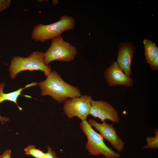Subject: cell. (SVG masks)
<instances>
[{
  "label": "cell",
  "instance_id": "obj_12",
  "mask_svg": "<svg viewBox=\"0 0 158 158\" xmlns=\"http://www.w3.org/2000/svg\"><path fill=\"white\" fill-rule=\"evenodd\" d=\"M143 43L146 62L150 64L156 57L158 56V48L155 43L148 39H144Z\"/></svg>",
  "mask_w": 158,
  "mask_h": 158
},
{
  "label": "cell",
  "instance_id": "obj_8",
  "mask_svg": "<svg viewBox=\"0 0 158 158\" xmlns=\"http://www.w3.org/2000/svg\"><path fill=\"white\" fill-rule=\"evenodd\" d=\"M88 122L98 131L103 138L109 141L118 151H123L124 147V142L118 136L112 123L108 124L105 121L99 123L92 119H89Z\"/></svg>",
  "mask_w": 158,
  "mask_h": 158
},
{
  "label": "cell",
  "instance_id": "obj_4",
  "mask_svg": "<svg viewBox=\"0 0 158 158\" xmlns=\"http://www.w3.org/2000/svg\"><path fill=\"white\" fill-rule=\"evenodd\" d=\"M50 46L44 53V60L47 64L56 61L69 62L73 61L78 54L76 47L65 41L61 36L51 40Z\"/></svg>",
  "mask_w": 158,
  "mask_h": 158
},
{
  "label": "cell",
  "instance_id": "obj_15",
  "mask_svg": "<svg viewBox=\"0 0 158 158\" xmlns=\"http://www.w3.org/2000/svg\"><path fill=\"white\" fill-rule=\"evenodd\" d=\"M47 147V151L43 158H60L56 156L55 152L48 146Z\"/></svg>",
  "mask_w": 158,
  "mask_h": 158
},
{
  "label": "cell",
  "instance_id": "obj_19",
  "mask_svg": "<svg viewBox=\"0 0 158 158\" xmlns=\"http://www.w3.org/2000/svg\"><path fill=\"white\" fill-rule=\"evenodd\" d=\"M52 4L55 6H56L58 3V1L57 0H52Z\"/></svg>",
  "mask_w": 158,
  "mask_h": 158
},
{
  "label": "cell",
  "instance_id": "obj_16",
  "mask_svg": "<svg viewBox=\"0 0 158 158\" xmlns=\"http://www.w3.org/2000/svg\"><path fill=\"white\" fill-rule=\"evenodd\" d=\"M11 4L10 0H0V12L8 8Z\"/></svg>",
  "mask_w": 158,
  "mask_h": 158
},
{
  "label": "cell",
  "instance_id": "obj_10",
  "mask_svg": "<svg viewBox=\"0 0 158 158\" xmlns=\"http://www.w3.org/2000/svg\"><path fill=\"white\" fill-rule=\"evenodd\" d=\"M135 49V47L130 42H123L119 44L116 62L123 72L128 76L132 73V61Z\"/></svg>",
  "mask_w": 158,
  "mask_h": 158
},
{
  "label": "cell",
  "instance_id": "obj_11",
  "mask_svg": "<svg viewBox=\"0 0 158 158\" xmlns=\"http://www.w3.org/2000/svg\"><path fill=\"white\" fill-rule=\"evenodd\" d=\"M37 83H32L26 85L24 87L19 88L18 90L11 92L5 93L3 92V89L5 86L4 83H0V104L5 101H9L14 102L20 110H22V108L18 104L17 100L21 92L24 89L29 87L37 85ZM9 118L0 115V121L2 124H4L5 123L9 121Z\"/></svg>",
  "mask_w": 158,
  "mask_h": 158
},
{
  "label": "cell",
  "instance_id": "obj_17",
  "mask_svg": "<svg viewBox=\"0 0 158 158\" xmlns=\"http://www.w3.org/2000/svg\"><path fill=\"white\" fill-rule=\"evenodd\" d=\"M150 65L152 70H157L158 69V56L156 57Z\"/></svg>",
  "mask_w": 158,
  "mask_h": 158
},
{
  "label": "cell",
  "instance_id": "obj_7",
  "mask_svg": "<svg viewBox=\"0 0 158 158\" xmlns=\"http://www.w3.org/2000/svg\"><path fill=\"white\" fill-rule=\"evenodd\" d=\"M89 114L95 118H98L102 121L109 120L113 123H118L120 118L118 113L111 104L102 100H92Z\"/></svg>",
  "mask_w": 158,
  "mask_h": 158
},
{
  "label": "cell",
  "instance_id": "obj_5",
  "mask_svg": "<svg viewBox=\"0 0 158 158\" xmlns=\"http://www.w3.org/2000/svg\"><path fill=\"white\" fill-rule=\"evenodd\" d=\"M80 126L86 135L87 142L86 148L91 155L101 154L106 158H118L120 154L111 150L104 143L103 138L94 130L86 120L82 121Z\"/></svg>",
  "mask_w": 158,
  "mask_h": 158
},
{
  "label": "cell",
  "instance_id": "obj_1",
  "mask_svg": "<svg viewBox=\"0 0 158 158\" xmlns=\"http://www.w3.org/2000/svg\"><path fill=\"white\" fill-rule=\"evenodd\" d=\"M38 85L42 96L49 95L60 103L69 98L82 95L78 87L66 82L56 71L51 72L46 79L40 82Z\"/></svg>",
  "mask_w": 158,
  "mask_h": 158
},
{
  "label": "cell",
  "instance_id": "obj_14",
  "mask_svg": "<svg viewBox=\"0 0 158 158\" xmlns=\"http://www.w3.org/2000/svg\"><path fill=\"white\" fill-rule=\"evenodd\" d=\"M155 135L153 137L147 136L146 138L147 144L143 147V149H157L158 148V130L157 129L155 132Z\"/></svg>",
  "mask_w": 158,
  "mask_h": 158
},
{
  "label": "cell",
  "instance_id": "obj_18",
  "mask_svg": "<svg viewBox=\"0 0 158 158\" xmlns=\"http://www.w3.org/2000/svg\"><path fill=\"white\" fill-rule=\"evenodd\" d=\"M11 150H7L0 155V158H11Z\"/></svg>",
  "mask_w": 158,
  "mask_h": 158
},
{
  "label": "cell",
  "instance_id": "obj_6",
  "mask_svg": "<svg viewBox=\"0 0 158 158\" xmlns=\"http://www.w3.org/2000/svg\"><path fill=\"white\" fill-rule=\"evenodd\" d=\"M92 100L91 96L87 95L69 98L64 102V112L69 118L77 117L82 121L86 120Z\"/></svg>",
  "mask_w": 158,
  "mask_h": 158
},
{
  "label": "cell",
  "instance_id": "obj_2",
  "mask_svg": "<svg viewBox=\"0 0 158 158\" xmlns=\"http://www.w3.org/2000/svg\"><path fill=\"white\" fill-rule=\"evenodd\" d=\"M75 25L73 17L62 16L59 20L54 23L47 25L40 23L35 25L33 28L31 37L36 42H43L61 36L63 32L73 30Z\"/></svg>",
  "mask_w": 158,
  "mask_h": 158
},
{
  "label": "cell",
  "instance_id": "obj_13",
  "mask_svg": "<svg viewBox=\"0 0 158 158\" xmlns=\"http://www.w3.org/2000/svg\"><path fill=\"white\" fill-rule=\"evenodd\" d=\"M24 151L25 154L31 156L34 158H43L45 154L42 150L37 149L31 145L28 146Z\"/></svg>",
  "mask_w": 158,
  "mask_h": 158
},
{
  "label": "cell",
  "instance_id": "obj_3",
  "mask_svg": "<svg viewBox=\"0 0 158 158\" xmlns=\"http://www.w3.org/2000/svg\"><path fill=\"white\" fill-rule=\"evenodd\" d=\"M44 53L35 51L27 57L15 56L11 61L9 68L10 76L14 79L20 72L26 70H40L43 72L46 76L51 72V66L45 63Z\"/></svg>",
  "mask_w": 158,
  "mask_h": 158
},
{
  "label": "cell",
  "instance_id": "obj_9",
  "mask_svg": "<svg viewBox=\"0 0 158 158\" xmlns=\"http://www.w3.org/2000/svg\"><path fill=\"white\" fill-rule=\"evenodd\" d=\"M104 76L110 86L123 85L130 87L133 86V79L123 72L116 61L112 62L105 70Z\"/></svg>",
  "mask_w": 158,
  "mask_h": 158
}]
</instances>
